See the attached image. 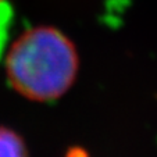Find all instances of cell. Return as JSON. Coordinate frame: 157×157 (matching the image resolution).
<instances>
[{
  "label": "cell",
  "instance_id": "cell-1",
  "mask_svg": "<svg viewBox=\"0 0 157 157\" xmlns=\"http://www.w3.org/2000/svg\"><path fill=\"white\" fill-rule=\"evenodd\" d=\"M78 53L74 43L54 27H35L14 42L6 57L11 88L32 101L60 99L75 82Z\"/></svg>",
  "mask_w": 157,
  "mask_h": 157
},
{
  "label": "cell",
  "instance_id": "cell-2",
  "mask_svg": "<svg viewBox=\"0 0 157 157\" xmlns=\"http://www.w3.org/2000/svg\"><path fill=\"white\" fill-rule=\"evenodd\" d=\"M0 157H28L24 139L6 127H0Z\"/></svg>",
  "mask_w": 157,
  "mask_h": 157
},
{
  "label": "cell",
  "instance_id": "cell-3",
  "mask_svg": "<svg viewBox=\"0 0 157 157\" xmlns=\"http://www.w3.org/2000/svg\"><path fill=\"white\" fill-rule=\"evenodd\" d=\"M11 22H13L11 6L7 2H0V59L3 56L7 39H9Z\"/></svg>",
  "mask_w": 157,
  "mask_h": 157
},
{
  "label": "cell",
  "instance_id": "cell-4",
  "mask_svg": "<svg viewBox=\"0 0 157 157\" xmlns=\"http://www.w3.org/2000/svg\"><path fill=\"white\" fill-rule=\"evenodd\" d=\"M65 157H89V153L81 146H74V147H70Z\"/></svg>",
  "mask_w": 157,
  "mask_h": 157
},
{
  "label": "cell",
  "instance_id": "cell-5",
  "mask_svg": "<svg viewBox=\"0 0 157 157\" xmlns=\"http://www.w3.org/2000/svg\"><path fill=\"white\" fill-rule=\"evenodd\" d=\"M0 2H4V0H0Z\"/></svg>",
  "mask_w": 157,
  "mask_h": 157
}]
</instances>
